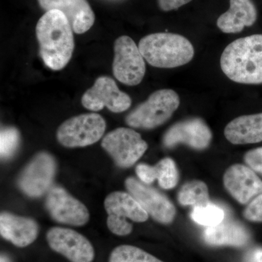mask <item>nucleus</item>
<instances>
[{"label": "nucleus", "instance_id": "17", "mask_svg": "<svg viewBox=\"0 0 262 262\" xmlns=\"http://www.w3.org/2000/svg\"><path fill=\"white\" fill-rule=\"evenodd\" d=\"M0 234L17 247H27L37 238L39 225L35 220L28 217L3 212L0 215Z\"/></svg>", "mask_w": 262, "mask_h": 262}, {"label": "nucleus", "instance_id": "15", "mask_svg": "<svg viewBox=\"0 0 262 262\" xmlns=\"http://www.w3.org/2000/svg\"><path fill=\"white\" fill-rule=\"evenodd\" d=\"M224 185L227 192L241 204H246L262 193V181L252 169L235 164L224 175Z\"/></svg>", "mask_w": 262, "mask_h": 262}, {"label": "nucleus", "instance_id": "29", "mask_svg": "<svg viewBox=\"0 0 262 262\" xmlns=\"http://www.w3.org/2000/svg\"><path fill=\"white\" fill-rule=\"evenodd\" d=\"M160 9L163 11L178 9L192 0H158Z\"/></svg>", "mask_w": 262, "mask_h": 262}, {"label": "nucleus", "instance_id": "21", "mask_svg": "<svg viewBox=\"0 0 262 262\" xmlns=\"http://www.w3.org/2000/svg\"><path fill=\"white\" fill-rule=\"evenodd\" d=\"M178 201L182 206L194 207L209 203L208 188L201 181H192L184 184L178 194Z\"/></svg>", "mask_w": 262, "mask_h": 262}, {"label": "nucleus", "instance_id": "5", "mask_svg": "<svg viewBox=\"0 0 262 262\" xmlns=\"http://www.w3.org/2000/svg\"><path fill=\"white\" fill-rule=\"evenodd\" d=\"M106 127V121L98 114H82L71 117L60 125L57 140L64 147H84L99 141Z\"/></svg>", "mask_w": 262, "mask_h": 262}, {"label": "nucleus", "instance_id": "20", "mask_svg": "<svg viewBox=\"0 0 262 262\" xmlns=\"http://www.w3.org/2000/svg\"><path fill=\"white\" fill-rule=\"evenodd\" d=\"M204 239L211 246L243 247L249 242L250 234L237 222L223 221L220 225L208 227L204 232Z\"/></svg>", "mask_w": 262, "mask_h": 262}, {"label": "nucleus", "instance_id": "9", "mask_svg": "<svg viewBox=\"0 0 262 262\" xmlns=\"http://www.w3.org/2000/svg\"><path fill=\"white\" fill-rule=\"evenodd\" d=\"M113 75L117 80L129 86L140 84L146 72L144 56L139 46L127 36L117 38L114 44Z\"/></svg>", "mask_w": 262, "mask_h": 262}, {"label": "nucleus", "instance_id": "14", "mask_svg": "<svg viewBox=\"0 0 262 262\" xmlns=\"http://www.w3.org/2000/svg\"><path fill=\"white\" fill-rule=\"evenodd\" d=\"M211 140L212 132L206 122L194 117L174 124L164 135L163 144L166 148L184 144L192 149L203 150L209 146Z\"/></svg>", "mask_w": 262, "mask_h": 262}, {"label": "nucleus", "instance_id": "2", "mask_svg": "<svg viewBox=\"0 0 262 262\" xmlns=\"http://www.w3.org/2000/svg\"><path fill=\"white\" fill-rule=\"evenodd\" d=\"M220 65L229 80L241 84H262V34L230 43L222 53Z\"/></svg>", "mask_w": 262, "mask_h": 262}, {"label": "nucleus", "instance_id": "16", "mask_svg": "<svg viewBox=\"0 0 262 262\" xmlns=\"http://www.w3.org/2000/svg\"><path fill=\"white\" fill-rule=\"evenodd\" d=\"M46 12L59 10L68 18L76 34H82L94 26L96 16L87 0H37Z\"/></svg>", "mask_w": 262, "mask_h": 262}, {"label": "nucleus", "instance_id": "23", "mask_svg": "<svg viewBox=\"0 0 262 262\" xmlns=\"http://www.w3.org/2000/svg\"><path fill=\"white\" fill-rule=\"evenodd\" d=\"M225 211L216 205L208 203L203 206L194 207L191 217L196 223L206 227H214L225 220Z\"/></svg>", "mask_w": 262, "mask_h": 262}, {"label": "nucleus", "instance_id": "12", "mask_svg": "<svg viewBox=\"0 0 262 262\" xmlns=\"http://www.w3.org/2000/svg\"><path fill=\"white\" fill-rule=\"evenodd\" d=\"M125 184L127 192L155 221L163 225L173 222L177 211L166 196L134 177L127 178Z\"/></svg>", "mask_w": 262, "mask_h": 262}, {"label": "nucleus", "instance_id": "28", "mask_svg": "<svg viewBox=\"0 0 262 262\" xmlns=\"http://www.w3.org/2000/svg\"><path fill=\"white\" fill-rule=\"evenodd\" d=\"M136 173L139 180L144 184H150L156 180L155 177L154 166L141 163L136 166Z\"/></svg>", "mask_w": 262, "mask_h": 262}, {"label": "nucleus", "instance_id": "27", "mask_svg": "<svg viewBox=\"0 0 262 262\" xmlns=\"http://www.w3.org/2000/svg\"><path fill=\"white\" fill-rule=\"evenodd\" d=\"M244 160L253 171L262 175V147L248 151L245 155Z\"/></svg>", "mask_w": 262, "mask_h": 262}, {"label": "nucleus", "instance_id": "8", "mask_svg": "<svg viewBox=\"0 0 262 262\" xmlns=\"http://www.w3.org/2000/svg\"><path fill=\"white\" fill-rule=\"evenodd\" d=\"M101 146L117 166L130 168L146 152L148 144L136 131L118 127L103 138Z\"/></svg>", "mask_w": 262, "mask_h": 262}, {"label": "nucleus", "instance_id": "6", "mask_svg": "<svg viewBox=\"0 0 262 262\" xmlns=\"http://www.w3.org/2000/svg\"><path fill=\"white\" fill-rule=\"evenodd\" d=\"M103 204L108 214L106 225L116 235H128L132 232L133 225L127 220L141 223L149 218L147 212L130 193L119 191L110 193Z\"/></svg>", "mask_w": 262, "mask_h": 262}, {"label": "nucleus", "instance_id": "31", "mask_svg": "<svg viewBox=\"0 0 262 262\" xmlns=\"http://www.w3.org/2000/svg\"><path fill=\"white\" fill-rule=\"evenodd\" d=\"M0 262H11L10 258L6 256L5 254L1 255V258H0Z\"/></svg>", "mask_w": 262, "mask_h": 262}, {"label": "nucleus", "instance_id": "30", "mask_svg": "<svg viewBox=\"0 0 262 262\" xmlns=\"http://www.w3.org/2000/svg\"><path fill=\"white\" fill-rule=\"evenodd\" d=\"M248 262H262V248H256L250 256Z\"/></svg>", "mask_w": 262, "mask_h": 262}, {"label": "nucleus", "instance_id": "13", "mask_svg": "<svg viewBox=\"0 0 262 262\" xmlns=\"http://www.w3.org/2000/svg\"><path fill=\"white\" fill-rule=\"evenodd\" d=\"M48 246L71 262H92L95 250L91 242L72 229L53 227L48 231Z\"/></svg>", "mask_w": 262, "mask_h": 262}, {"label": "nucleus", "instance_id": "22", "mask_svg": "<svg viewBox=\"0 0 262 262\" xmlns=\"http://www.w3.org/2000/svg\"><path fill=\"white\" fill-rule=\"evenodd\" d=\"M108 262H163L141 248L130 245L117 246L110 253Z\"/></svg>", "mask_w": 262, "mask_h": 262}, {"label": "nucleus", "instance_id": "24", "mask_svg": "<svg viewBox=\"0 0 262 262\" xmlns=\"http://www.w3.org/2000/svg\"><path fill=\"white\" fill-rule=\"evenodd\" d=\"M155 179L160 187L165 189H173L179 182V172L175 162L171 158H165L154 166Z\"/></svg>", "mask_w": 262, "mask_h": 262}, {"label": "nucleus", "instance_id": "7", "mask_svg": "<svg viewBox=\"0 0 262 262\" xmlns=\"http://www.w3.org/2000/svg\"><path fill=\"white\" fill-rule=\"evenodd\" d=\"M56 170L54 157L47 151H41L24 167L17 184L20 190L29 198H40L53 187Z\"/></svg>", "mask_w": 262, "mask_h": 262}, {"label": "nucleus", "instance_id": "1", "mask_svg": "<svg viewBox=\"0 0 262 262\" xmlns=\"http://www.w3.org/2000/svg\"><path fill=\"white\" fill-rule=\"evenodd\" d=\"M73 29L62 12L49 10L38 20L36 36L45 64L53 71L68 64L75 49Z\"/></svg>", "mask_w": 262, "mask_h": 262}, {"label": "nucleus", "instance_id": "18", "mask_svg": "<svg viewBox=\"0 0 262 262\" xmlns=\"http://www.w3.org/2000/svg\"><path fill=\"white\" fill-rule=\"evenodd\" d=\"M229 9L221 15L217 27L227 34L242 32L245 27H251L257 19V10L252 0H229Z\"/></svg>", "mask_w": 262, "mask_h": 262}, {"label": "nucleus", "instance_id": "10", "mask_svg": "<svg viewBox=\"0 0 262 262\" xmlns=\"http://www.w3.org/2000/svg\"><path fill=\"white\" fill-rule=\"evenodd\" d=\"M81 102L84 108L91 111L98 112L106 107L112 113H121L130 107L132 100L119 89L113 79L101 76L84 93Z\"/></svg>", "mask_w": 262, "mask_h": 262}, {"label": "nucleus", "instance_id": "3", "mask_svg": "<svg viewBox=\"0 0 262 262\" xmlns=\"http://www.w3.org/2000/svg\"><path fill=\"white\" fill-rule=\"evenodd\" d=\"M141 54L157 68L172 69L192 61L194 50L189 39L173 33H155L143 37L139 43Z\"/></svg>", "mask_w": 262, "mask_h": 262}, {"label": "nucleus", "instance_id": "11", "mask_svg": "<svg viewBox=\"0 0 262 262\" xmlns=\"http://www.w3.org/2000/svg\"><path fill=\"white\" fill-rule=\"evenodd\" d=\"M45 206L52 220L63 225L80 227L90 220L87 207L59 186H53L48 191Z\"/></svg>", "mask_w": 262, "mask_h": 262}, {"label": "nucleus", "instance_id": "19", "mask_svg": "<svg viewBox=\"0 0 262 262\" xmlns=\"http://www.w3.org/2000/svg\"><path fill=\"white\" fill-rule=\"evenodd\" d=\"M225 136L233 144H256L262 141V113L244 115L229 122Z\"/></svg>", "mask_w": 262, "mask_h": 262}, {"label": "nucleus", "instance_id": "26", "mask_svg": "<svg viewBox=\"0 0 262 262\" xmlns=\"http://www.w3.org/2000/svg\"><path fill=\"white\" fill-rule=\"evenodd\" d=\"M244 215L251 222H262V193L251 201L245 209Z\"/></svg>", "mask_w": 262, "mask_h": 262}, {"label": "nucleus", "instance_id": "4", "mask_svg": "<svg viewBox=\"0 0 262 262\" xmlns=\"http://www.w3.org/2000/svg\"><path fill=\"white\" fill-rule=\"evenodd\" d=\"M180 104V98L170 89L158 90L150 95L144 102L131 111L125 118L128 126L134 128H156L165 123Z\"/></svg>", "mask_w": 262, "mask_h": 262}, {"label": "nucleus", "instance_id": "25", "mask_svg": "<svg viewBox=\"0 0 262 262\" xmlns=\"http://www.w3.org/2000/svg\"><path fill=\"white\" fill-rule=\"evenodd\" d=\"M20 143V134L16 127H3L0 133V155L2 160L11 158L18 150Z\"/></svg>", "mask_w": 262, "mask_h": 262}]
</instances>
